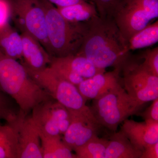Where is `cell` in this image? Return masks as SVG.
<instances>
[{"label": "cell", "instance_id": "83f0119b", "mask_svg": "<svg viewBox=\"0 0 158 158\" xmlns=\"http://www.w3.org/2000/svg\"><path fill=\"white\" fill-rule=\"evenodd\" d=\"M11 15V3L8 0H0V30L9 24Z\"/></svg>", "mask_w": 158, "mask_h": 158}, {"label": "cell", "instance_id": "52a82bcc", "mask_svg": "<svg viewBox=\"0 0 158 158\" xmlns=\"http://www.w3.org/2000/svg\"><path fill=\"white\" fill-rule=\"evenodd\" d=\"M124 90L140 103L158 98V77L154 75L132 56L122 67Z\"/></svg>", "mask_w": 158, "mask_h": 158}, {"label": "cell", "instance_id": "8992f818", "mask_svg": "<svg viewBox=\"0 0 158 158\" xmlns=\"http://www.w3.org/2000/svg\"><path fill=\"white\" fill-rule=\"evenodd\" d=\"M158 17V0H126L113 19L127 43L133 35Z\"/></svg>", "mask_w": 158, "mask_h": 158}, {"label": "cell", "instance_id": "d6986e66", "mask_svg": "<svg viewBox=\"0 0 158 158\" xmlns=\"http://www.w3.org/2000/svg\"><path fill=\"white\" fill-rule=\"evenodd\" d=\"M22 50L21 35L9 24L0 30V51L3 54L17 60L22 58Z\"/></svg>", "mask_w": 158, "mask_h": 158}, {"label": "cell", "instance_id": "6da1fadb", "mask_svg": "<svg viewBox=\"0 0 158 158\" xmlns=\"http://www.w3.org/2000/svg\"><path fill=\"white\" fill-rule=\"evenodd\" d=\"M84 24L83 40L76 55L85 57L99 69H121L132 55L113 19L97 15Z\"/></svg>", "mask_w": 158, "mask_h": 158}, {"label": "cell", "instance_id": "44dd1931", "mask_svg": "<svg viewBox=\"0 0 158 158\" xmlns=\"http://www.w3.org/2000/svg\"><path fill=\"white\" fill-rule=\"evenodd\" d=\"M158 41V21L157 20L133 35L128 40L130 51L144 48L156 44Z\"/></svg>", "mask_w": 158, "mask_h": 158}, {"label": "cell", "instance_id": "7a4b0ae2", "mask_svg": "<svg viewBox=\"0 0 158 158\" xmlns=\"http://www.w3.org/2000/svg\"><path fill=\"white\" fill-rule=\"evenodd\" d=\"M0 89L12 98L20 111L26 114L52 98L30 76L24 65L1 51Z\"/></svg>", "mask_w": 158, "mask_h": 158}, {"label": "cell", "instance_id": "603a6c76", "mask_svg": "<svg viewBox=\"0 0 158 158\" xmlns=\"http://www.w3.org/2000/svg\"><path fill=\"white\" fill-rule=\"evenodd\" d=\"M96 8L98 14L103 19H113L116 11L126 0H89Z\"/></svg>", "mask_w": 158, "mask_h": 158}, {"label": "cell", "instance_id": "30bf717a", "mask_svg": "<svg viewBox=\"0 0 158 158\" xmlns=\"http://www.w3.org/2000/svg\"><path fill=\"white\" fill-rule=\"evenodd\" d=\"M20 111L18 158H43L39 131L33 119Z\"/></svg>", "mask_w": 158, "mask_h": 158}, {"label": "cell", "instance_id": "f546056e", "mask_svg": "<svg viewBox=\"0 0 158 158\" xmlns=\"http://www.w3.org/2000/svg\"><path fill=\"white\" fill-rule=\"evenodd\" d=\"M158 142L148 145L142 151L140 158H158Z\"/></svg>", "mask_w": 158, "mask_h": 158}, {"label": "cell", "instance_id": "5bb4252c", "mask_svg": "<svg viewBox=\"0 0 158 158\" xmlns=\"http://www.w3.org/2000/svg\"><path fill=\"white\" fill-rule=\"evenodd\" d=\"M50 63L68 69L85 79L106 72V69L96 67L85 57L76 54L65 57H52Z\"/></svg>", "mask_w": 158, "mask_h": 158}, {"label": "cell", "instance_id": "f1b7e54d", "mask_svg": "<svg viewBox=\"0 0 158 158\" xmlns=\"http://www.w3.org/2000/svg\"><path fill=\"white\" fill-rule=\"evenodd\" d=\"M153 101L152 104L144 112L138 114L144 120L158 121V98Z\"/></svg>", "mask_w": 158, "mask_h": 158}, {"label": "cell", "instance_id": "3957f363", "mask_svg": "<svg viewBox=\"0 0 158 158\" xmlns=\"http://www.w3.org/2000/svg\"><path fill=\"white\" fill-rule=\"evenodd\" d=\"M43 4L45 9L47 34L51 56L62 57L75 55L83 40L84 23L69 22L50 3L45 2Z\"/></svg>", "mask_w": 158, "mask_h": 158}, {"label": "cell", "instance_id": "cb8c5ba5", "mask_svg": "<svg viewBox=\"0 0 158 158\" xmlns=\"http://www.w3.org/2000/svg\"><path fill=\"white\" fill-rule=\"evenodd\" d=\"M52 108L60 135H63L70 124L71 117L69 111L56 101H52Z\"/></svg>", "mask_w": 158, "mask_h": 158}, {"label": "cell", "instance_id": "484cf974", "mask_svg": "<svg viewBox=\"0 0 158 158\" xmlns=\"http://www.w3.org/2000/svg\"><path fill=\"white\" fill-rule=\"evenodd\" d=\"M48 66L59 77L76 86H77L85 79L77 74L61 65L50 63Z\"/></svg>", "mask_w": 158, "mask_h": 158}, {"label": "cell", "instance_id": "7402d4cb", "mask_svg": "<svg viewBox=\"0 0 158 158\" xmlns=\"http://www.w3.org/2000/svg\"><path fill=\"white\" fill-rule=\"evenodd\" d=\"M109 140L95 136L74 151L77 158H105Z\"/></svg>", "mask_w": 158, "mask_h": 158}, {"label": "cell", "instance_id": "277c9868", "mask_svg": "<svg viewBox=\"0 0 158 158\" xmlns=\"http://www.w3.org/2000/svg\"><path fill=\"white\" fill-rule=\"evenodd\" d=\"M143 106L130 96L120 85L94 99L90 108L93 116L103 127L115 132L125 119L138 114Z\"/></svg>", "mask_w": 158, "mask_h": 158}, {"label": "cell", "instance_id": "4fadbf2b", "mask_svg": "<svg viewBox=\"0 0 158 158\" xmlns=\"http://www.w3.org/2000/svg\"><path fill=\"white\" fill-rule=\"evenodd\" d=\"M23 65L27 69L40 70L49 65L52 57L35 37L26 32H22Z\"/></svg>", "mask_w": 158, "mask_h": 158}, {"label": "cell", "instance_id": "ba28073f", "mask_svg": "<svg viewBox=\"0 0 158 158\" xmlns=\"http://www.w3.org/2000/svg\"><path fill=\"white\" fill-rule=\"evenodd\" d=\"M21 30L35 37L50 54L46 31L45 9L38 0H15L11 4Z\"/></svg>", "mask_w": 158, "mask_h": 158}, {"label": "cell", "instance_id": "2e32d148", "mask_svg": "<svg viewBox=\"0 0 158 158\" xmlns=\"http://www.w3.org/2000/svg\"><path fill=\"white\" fill-rule=\"evenodd\" d=\"M20 112L15 120L0 123V158H18Z\"/></svg>", "mask_w": 158, "mask_h": 158}, {"label": "cell", "instance_id": "9a60e30c", "mask_svg": "<svg viewBox=\"0 0 158 158\" xmlns=\"http://www.w3.org/2000/svg\"><path fill=\"white\" fill-rule=\"evenodd\" d=\"M51 99L37 105L32 110L31 117L39 133L51 136L61 135L52 108Z\"/></svg>", "mask_w": 158, "mask_h": 158}, {"label": "cell", "instance_id": "ac0fdd59", "mask_svg": "<svg viewBox=\"0 0 158 158\" xmlns=\"http://www.w3.org/2000/svg\"><path fill=\"white\" fill-rule=\"evenodd\" d=\"M39 135L43 158H77L73 150L64 143L61 135H48L41 133Z\"/></svg>", "mask_w": 158, "mask_h": 158}, {"label": "cell", "instance_id": "4dcf8cb0", "mask_svg": "<svg viewBox=\"0 0 158 158\" xmlns=\"http://www.w3.org/2000/svg\"><path fill=\"white\" fill-rule=\"evenodd\" d=\"M49 2L57 6V8L68 7L84 2L85 0H48Z\"/></svg>", "mask_w": 158, "mask_h": 158}, {"label": "cell", "instance_id": "ffe728a7", "mask_svg": "<svg viewBox=\"0 0 158 158\" xmlns=\"http://www.w3.org/2000/svg\"><path fill=\"white\" fill-rule=\"evenodd\" d=\"M57 8L62 17L72 23L86 22L98 15L95 6L85 1L68 7Z\"/></svg>", "mask_w": 158, "mask_h": 158}, {"label": "cell", "instance_id": "8fae6325", "mask_svg": "<svg viewBox=\"0 0 158 158\" xmlns=\"http://www.w3.org/2000/svg\"><path fill=\"white\" fill-rule=\"evenodd\" d=\"M121 124L120 131L142 152L148 145L158 142V121L144 120L138 122L127 118Z\"/></svg>", "mask_w": 158, "mask_h": 158}, {"label": "cell", "instance_id": "4316f807", "mask_svg": "<svg viewBox=\"0 0 158 158\" xmlns=\"http://www.w3.org/2000/svg\"><path fill=\"white\" fill-rule=\"evenodd\" d=\"M141 58L144 59L142 65L154 75L158 77V47L148 50Z\"/></svg>", "mask_w": 158, "mask_h": 158}, {"label": "cell", "instance_id": "7c38bea8", "mask_svg": "<svg viewBox=\"0 0 158 158\" xmlns=\"http://www.w3.org/2000/svg\"><path fill=\"white\" fill-rule=\"evenodd\" d=\"M121 69L115 68L113 71L103 73L85 79L77 86L84 98L95 99L120 86Z\"/></svg>", "mask_w": 158, "mask_h": 158}, {"label": "cell", "instance_id": "e0dca14e", "mask_svg": "<svg viewBox=\"0 0 158 158\" xmlns=\"http://www.w3.org/2000/svg\"><path fill=\"white\" fill-rule=\"evenodd\" d=\"M142 152L137 149L121 131L110 137L105 158H140Z\"/></svg>", "mask_w": 158, "mask_h": 158}, {"label": "cell", "instance_id": "5b68a950", "mask_svg": "<svg viewBox=\"0 0 158 158\" xmlns=\"http://www.w3.org/2000/svg\"><path fill=\"white\" fill-rule=\"evenodd\" d=\"M26 69L39 86L69 111H83L90 108L77 86L59 77L48 66L40 70Z\"/></svg>", "mask_w": 158, "mask_h": 158}, {"label": "cell", "instance_id": "9c48e42d", "mask_svg": "<svg viewBox=\"0 0 158 158\" xmlns=\"http://www.w3.org/2000/svg\"><path fill=\"white\" fill-rule=\"evenodd\" d=\"M69 112L70 124L63 134L62 139L74 151L91 138L98 136L103 127L93 116L90 108L83 111Z\"/></svg>", "mask_w": 158, "mask_h": 158}, {"label": "cell", "instance_id": "d4e9b609", "mask_svg": "<svg viewBox=\"0 0 158 158\" xmlns=\"http://www.w3.org/2000/svg\"><path fill=\"white\" fill-rule=\"evenodd\" d=\"M6 94L0 89V123L2 120H6V122H10L15 120L19 116L11 107V104Z\"/></svg>", "mask_w": 158, "mask_h": 158}]
</instances>
